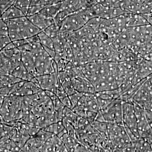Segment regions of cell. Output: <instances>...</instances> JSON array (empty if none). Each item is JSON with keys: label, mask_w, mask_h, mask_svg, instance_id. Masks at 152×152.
Wrapping results in <instances>:
<instances>
[{"label": "cell", "mask_w": 152, "mask_h": 152, "mask_svg": "<svg viewBox=\"0 0 152 152\" xmlns=\"http://www.w3.org/2000/svg\"><path fill=\"white\" fill-rule=\"evenodd\" d=\"M41 31V30L28 20L25 26V39L37 35Z\"/></svg>", "instance_id": "8fae6325"}, {"label": "cell", "mask_w": 152, "mask_h": 152, "mask_svg": "<svg viewBox=\"0 0 152 152\" xmlns=\"http://www.w3.org/2000/svg\"><path fill=\"white\" fill-rule=\"evenodd\" d=\"M37 35L39 39L40 43L43 48L54 50L53 42L51 38L47 35L43 31L39 33Z\"/></svg>", "instance_id": "7c38bea8"}, {"label": "cell", "mask_w": 152, "mask_h": 152, "mask_svg": "<svg viewBox=\"0 0 152 152\" xmlns=\"http://www.w3.org/2000/svg\"><path fill=\"white\" fill-rule=\"evenodd\" d=\"M43 31L52 39L59 34L60 29L56 24L54 23L47 28Z\"/></svg>", "instance_id": "9a60e30c"}, {"label": "cell", "mask_w": 152, "mask_h": 152, "mask_svg": "<svg viewBox=\"0 0 152 152\" xmlns=\"http://www.w3.org/2000/svg\"><path fill=\"white\" fill-rule=\"evenodd\" d=\"M54 152H59L64 146V143L61 139L56 135H53L50 138Z\"/></svg>", "instance_id": "2e32d148"}, {"label": "cell", "mask_w": 152, "mask_h": 152, "mask_svg": "<svg viewBox=\"0 0 152 152\" xmlns=\"http://www.w3.org/2000/svg\"><path fill=\"white\" fill-rule=\"evenodd\" d=\"M60 100L62 102V103L65 107H67L68 108L72 109V110L73 108V107L70 100L68 96H67L63 98V99H61Z\"/></svg>", "instance_id": "cb8c5ba5"}, {"label": "cell", "mask_w": 152, "mask_h": 152, "mask_svg": "<svg viewBox=\"0 0 152 152\" xmlns=\"http://www.w3.org/2000/svg\"><path fill=\"white\" fill-rule=\"evenodd\" d=\"M54 49L56 53L61 54L64 53L65 48L67 43L66 38L63 34H60L53 38Z\"/></svg>", "instance_id": "ba28073f"}, {"label": "cell", "mask_w": 152, "mask_h": 152, "mask_svg": "<svg viewBox=\"0 0 152 152\" xmlns=\"http://www.w3.org/2000/svg\"><path fill=\"white\" fill-rule=\"evenodd\" d=\"M145 116L147 123L152 128V110H145Z\"/></svg>", "instance_id": "d4e9b609"}, {"label": "cell", "mask_w": 152, "mask_h": 152, "mask_svg": "<svg viewBox=\"0 0 152 152\" xmlns=\"http://www.w3.org/2000/svg\"><path fill=\"white\" fill-rule=\"evenodd\" d=\"M73 152H90V151L88 149L84 146L79 143L74 150Z\"/></svg>", "instance_id": "484cf974"}, {"label": "cell", "mask_w": 152, "mask_h": 152, "mask_svg": "<svg viewBox=\"0 0 152 152\" xmlns=\"http://www.w3.org/2000/svg\"><path fill=\"white\" fill-rule=\"evenodd\" d=\"M8 36V28L6 22L0 19V37Z\"/></svg>", "instance_id": "d6986e66"}, {"label": "cell", "mask_w": 152, "mask_h": 152, "mask_svg": "<svg viewBox=\"0 0 152 152\" xmlns=\"http://www.w3.org/2000/svg\"><path fill=\"white\" fill-rule=\"evenodd\" d=\"M57 74L53 73L48 75L36 76L39 86L44 91H48L56 94L57 86L60 83L58 80Z\"/></svg>", "instance_id": "7a4b0ae2"}, {"label": "cell", "mask_w": 152, "mask_h": 152, "mask_svg": "<svg viewBox=\"0 0 152 152\" xmlns=\"http://www.w3.org/2000/svg\"><path fill=\"white\" fill-rule=\"evenodd\" d=\"M32 0H15L13 5L20 9L31 5Z\"/></svg>", "instance_id": "ffe728a7"}, {"label": "cell", "mask_w": 152, "mask_h": 152, "mask_svg": "<svg viewBox=\"0 0 152 152\" xmlns=\"http://www.w3.org/2000/svg\"><path fill=\"white\" fill-rule=\"evenodd\" d=\"M43 48L49 56L53 60L54 59L56 54V53L54 50L46 48Z\"/></svg>", "instance_id": "4316f807"}, {"label": "cell", "mask_w": 152, "mask_h": 152, "mask_svg": "<svg viewBox=\"0 0 152 152\" xmlns=\"http://www.w3.org/2000/svg\"><path fill=\"white\" fill-rule=\"evenodd\" d=\"M27 17L29 21L42 31H44L50 26L55 23L53 19L45 18L39 13Z\"/></svg>", "instance_id": "3957f363"}, {"label": "cell", "mask_w": 152, "mask_h": 152, "mask_svg": "<svg viewBox=\"0 0 152 152\" xmlns=\"http://www.w3.org/2000/svg\"><path fill=\"white\" fill-rule=\"evenodd\" d=\"M21 61L28 72L35 77L36 76L35 61L32 54L27 51L21 52Z\"/></svg>", "instance_id": "277c9868"}, {"label": "cell", "mask_w": 152, "mask_h": 152, "mask_svg": "<svg viewBox=\"0 0 152 152\" xmlns=\"http://www.w3.org/2000/svg\"><path fill=\"white\" fill-rule=\"evenodd\" d=\"M25 16L21 10L12 5L1 14V19L6 21Z\"/></svg>", "instance_id": "52a82bcc"}, {"label": "cell", "mask_w": 152, "mask_h": 152, "mask_svg": "<svg viewBox=\"0 0 152 152\" xmlns=\"http://www.w3.org/2000/svg\"><path fill=\"white\" fill-rule=\"evenodd\" d=\"M12 42L8 36L0 37V50H2L4 48Z\"/></svg>", "instance_id": "44dd1931"}, {"label": "cell", "mask_w": 152, "mask_h": 152, "mask_svg": "<svg viewBox=\"0 0 152 152\" xmlns=\"http://www.w3.org/2000/svg\"><path fill=\"white\" fill-rule=\"evenodd\" d=\"M64 129L62 121H61L54 123V124L49 125L43 130L51 133L53 134L57 135L63 130Z\"/></svg>", "instance_id": "4fadbf2b"}, {"label": "cell", "mask_w": 152, "mask_h": 152, "mask_svg": "<svg viewBox=\"0 0 152 152\" xmlns=\"http://www.w3.org/2000/svg\"><path fill=\"white\" fill-rule=\"evenodd\" d=\"M89 20L84 10L71 14L64 19L60 29V34L74 32L83 27Z\"/></svg>", "instance_id": "6da1fadb"}, {"label": "cell", "mask_w": 152, "mask_h": 152, "mask_svg": "<svg viewBox=\"0 0 152 152\" xmlns=\"http://www.w3.org/2000/svg\"><path fill=\"white\" fill-rule=\"evenodd\" d=\"M52 102H53V105L55 111L62 110L65 107L61 101L58 98L52 101Z\"/></svg>", "instance_id": "7402d4cb"}, {"label": "cell", "mask_w": 152, "mask_h": 152, "mask_svg": "<svg viewBox=\"0 0 152 152\" xmlns=\"http://www.w3.org/2000/svg\"><path fill=\"white\" fill-rule=\"evenodd\" d=\"M58 1L59 2H61L62 1H64V0H58Z\"/></svg>", "instance_id": "f546056e"}, {"label": "cell", "mask_w": 152, "mask_h": 152, "mask_svg": "<svg viewBox=\"0 0 152 152\" xmlns=\"http://www.w3.org/2000/svg\"><path fill=\"white\" fill-rule=\"evenodd\" d=\"M97 113L91 111H86V118L91 124H92L95 121Z\"/></svg>", "instance_id": "603a6c76"}, {"label": "cell", "mask_w": 152, "mask_h": 152, "mask_svg": "<svg viewBox=\"0 0 152 152\" xmlns=\"http://www.w3.org/2000/svg\"><path fill=\"white\" fill-rule=\"evenodd\" d=\"M0 51H1V50H0Z\"/></svg>", "instance_id": "4dcf8cb0"}, {"label": "cell", "mask_w": 152, "mask_h": 152, "mask_svg": "<svg viewBox=\"0 0 152 152\" xmlns=\"http://www.w3.org/2000/svg\"><path fill=\"white\" fill-rule=\"evenodd\" d=\"M1 12H0V19H1Z\"/></svg>", "instance_id": "f1b7e54d"}, {"label": "cell", "mask_w": 152, "mask_h": 152, "mask_svg": "<svg viewBox=\"0 0 152 152\" xmlns=\"http://www.w3.org/2000/svg\"><path fill=\"white\" fill-rule=\"evenodd\" d=\"M53 135L54 134L51 133L40 129L35 135L33 137L43 144L45 142L50 139Z\"/></svg>", "instance_id": "5bb4252c"}, {"label": "cell", "mask_w": 152, "mask_h": 152, "mask_svg": "<svg viewBox=\"0 0 152 152\" xmlns=\"http://www.w3.org/2000/svg\"><path fill=\"white\" fill-rule=\"evenodd\" d=\"M27 70L26 69V68L23 65V64L21 61L18 65L14 69L11 75L21 80L23 75L24 74L25 72Z\"/></svg>", "instance_id": "e0dca14e"}, {"label": "cell", "mask_w": 152, "mask_h": 152, "mask_svg": "<svg viewBox=\"0 0 152 152\" xmlns=\"http://www.w3.org/2000/svg\"><path fill=\"white\" fill-rule=\"evenodd\" d=\"M42 145L34 137H31L21 149L26 152H37Z\"/></svg>", "instance_id": "30bf717a"}, {"label": "cell", "mask_w": 152, "mask_h": 152, "mask_svg": "<svg viewBox=\"0 0 152 152\" xmlns=\"http://www.w3.org/2000/svg\"><path fill=\"white\" fill-rule=\"evenodd\" d=\"M42 90L39 86L31 82H25L23 86L14 96H24L35 94Z\"/></svg>", "instance_id": "5b68a950"}, {"label": "cell", "mask_w": 152, "mask_h": 152, "mask_svg": "<svg viewBox=\"0 0 152 152\" xmlns=\"http://www.w3.org/2000/svg\"><path fill=\"white\" fill-rule=\"evenodd\" d=\"M44 7L43 6H30L28 10L27 17L39 13Z\"/></svg>", "instance_id": "ac0fdd59"}, {"label": "cell", "mask_w": 152, "mask_h": 152, "mask_svg": "<svg viewBox=\"0 0 152 152\" xmlns=\"http://www.w3.org/2000/svg\"><path fill=\"white\" fill-rule=\"evenodd\" d=\"M59 152H69V151L66 149L65 147L64 146Z\"/></svg>", "instance_id": "83f0119b"}, {"label": "cell", "mask_w": 152, "mask_h": 152, "mask_svg": "<svg viewBox=\"0 0 152 152\" xmlns=\"http://www.w3.org/2000/svg\"><path fill=\"white\" fill-rule=\"evenodd\" d=\"M132 143L135 152H152V145L144 139L139 138Z\"/></svg>", "instance_id": "9c48e42d"}, {"label": "cell", "mask_w": 152, "mask_h": 152, "mask_svg": "<svg viewBox=\"0 0 152 152\" xmlns=\"http://www.w3.org/2000/svg\"><path fill=\"white\" fill-rule=\"evenodd\" d=\"M61 5V2H59L56 4L45 6L39 13L45 18L53 19L59 11Z\"/></svg>", "instance_id": "8992f818"}]
</instances>
